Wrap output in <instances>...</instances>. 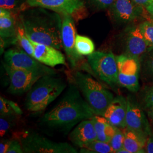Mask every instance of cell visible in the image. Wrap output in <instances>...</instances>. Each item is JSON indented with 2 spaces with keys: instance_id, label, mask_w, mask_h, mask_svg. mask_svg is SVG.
<instances>
[{
  "instance_id": "obj_1",
  "label": "cell",
  "mask_w": 153,
  "mask_h": 153,
  "mask_svg": "<svg viewBox=\"0 0 153 153\" xmlns=\"http://www.w3.org/2000/svg\"><path fill=\"white\" fill-rule=\"evenodd\" d=\"M19 20L30 40L59 50L63 48L60 14L41 7H28L20 12Z\"/></svg>"
},
{
  "instance_id": "obj_2",
  "label": "cell",
  "mask_w": 153,
  "mask_h": 153,
  "mask_svg": "<svg viewBox=\"0 0 153 153\" xmlns=\"http://www.w3.org/2000/svg\"><path fill=\"white\" fill-rule=\"evenodd\" d=\"M76 85H71L60 102L45 114L42 123L51 128L66 130L95 116Z\"/></svg>"
},
{
  "instance_id": "obj_3",
  "label": "cell",
  "mask_w": 153,
  "mask_h": 153,
  "mask_svg": "<svg viewBox=\"0 0 153 153\" xmlns=\"http://www.w3.org/2000/svg\"><path fill=\"white\" fill-rule=\"evenodd\" d=\"M55 74L40 77L27 92L25 105L32 112H40L53 102L66 87L65 82Z\"/></svg>"
},
{
  "instance_id": "obj_4",
  "label": "cell",
  "mask_w": 153,
  "mask_h": 153,
  "mask_svg": "<svg viewBox=\"0 0 153 153\" xmlns=\"http://www.w3.org/2000/svg\"><path fill=\"white\" fill-rule=\"evenodd\" d=\"M73 78L75 84L95 115L103 116L114 98L113 94L88 73L76 71L74 73Z\"/></svg>"
},
{
  "instance_id": "obj_5",
  "label": "cell",
  "mask_w": 153,
  "mask_h": 153,
  "mask_svg": "<svg viewBox=\"0 0 153 153\" xmlns=\"http://www.w3.org/2000/svg\"><path fill=\"white\" fill-rule=\"evenodd\" d=\"M88 62L101 80L110 86L118 84L117 62L112 52H94L88 56Z\"/></svg>"
},
{
  "instance_id": "obj_6",
  "label": "cell",
  "mask_w": 153,
  "mask_h": 153,
  "mask_svg": "<svg viewBox=\"0 0 153 153\" xmlns=\"http://www.w3.org/2000/svg\"><path fill=\"white\" fill-rule=\"evenodd\" d=\"M4 62L12 68L33 71L42 76L56 74V71L28 54L23 49L13 48L7 49L4 55Z\"/></svg>"
},
{
  "instance_id": "obj_7",
  "label": "cell",
  "mask_w": 153,
  "mask_h": 153,
  "mask_svg": "<svg viewBox=\"0 0 153 153\" xmlns=\"http://www.w3.org/2000/svg\"><path fill=\"white\" fill-rule=\"evenodd\" d=\"M23 153H76V149L67 142H56L37 134H30L21 141Z\"/></svg>"
},
{
  "instance_id": "obj_8",
  "label": "cell",
  "mask_w": 153,
  "mask_h": 153,
  "mask_svg": "<svg viewBox=\"0 0 153 153\" xmlns=\"http://www.w3.org/2000/svg\"><path fill=\"white\" fill-rule=\"evenodd\" d=\"M118 67V84L131 92L139 89V60L126 54L116 56Z\"/></svg>"
},
{
  "instance_id": "obj_9",
  "label": "cell",
  "mask_w": 153,
  "mask_h": 153,
  "mask_svg": "<svg viewBox=\"0 0 153 153\" xmlns=\"http://www.w3.org/2000/svg\"><path fill=\"white\" fill-rule=\"evenodd\" d=\"M26 3L28 7H43L74 19L79 18L86 9L83 0H27Z\"/></svg>"
},
{
  "instance_id": "obj_10",
  "label": "cell",
  "mask_w": 153,
  "mask_h": 153,
  "mask_svg": "<svg viewBox=\"0 0 153 153\" xmlns=\"http://www.w3.org/2000/svg\"><path fill=\"white\" fill-rule=\"evenodd\" d=\"M2 65L10 79L8 91L13 94H22L28 92L34 83L43 76L33 71L12 68L4 62Z\"/></svg>"
},
{
  "instance_id": "obj_11",
  "label": "cell",
  "mask_w": 153,
  "mask_h": 153,
  "mask_svg": "<svg viewBox=\"0 0 153 153\" xmlns=\"http://www.w3.org/2000/svg\"><path fill=\"white\" fill-rule=\"evenodd\" d=\"M76 30L74 19L69 14L62 15L61 39L62 47L65 52L68 60L71 67L76 68L83 59L79 55L75 47Z\"/></svg>"
},
{
  "instance_id": "obj_12",
  "label": "cell",
  "mask_w": 153,
  "mask_h": 153,
  "mask_svg": "<svg viewBox=\"0 0 153 153\" xmlns=\"http://www.w3.org/2000/svg\"><path fill=\"white\" fill-rule=\"evenodd\" d=\"M126 128L147 138L152 131L142 108L133 99L127 98Z\"/></svg>"
},
{
  "instance_id": "obj_13",
  "label": "cell",
  "mask_w": 153,
  "mask_h": 153,
  "mask_svg": "<svg viewBox=\"0 0 153 153\" xmlns=\"http://www.w3.org/2000/svg\"><path fill=\"white\" fill-rule=\"evenodd\" d=\"M143 7L132 0H115L109 9L111 18L119 23H127L138 19L143 13Z\"/></svg>"
},
{
  "instance_id": "obj_14",
  "label": "cell",
  "mask_w": 153,
  "mask_h": 153,
  "mask_svg": "<svg viewBox=\"0 0 153 153\" xmlns=\"http://www.w3.org/2000/svg\"><path fill=\"white\" fill-rule=\"evenodd\" d=\"M124 54L138 60L147 53L150 47L144 38L138 26L127 28L125 34Z\"/></svg>"
},
{
  "instance_id": "obj_15",
  "label": "cell",
  "mask_w": 153,
  "mask_h": 153,
  "mask_svg": "<svg viewBox=\"0 0 153 153\" xmlns=\"http://www.w3.org/2000/svg\"><path fill=\"white\" fill-rule=\"evenodd\" d=\"M30 41L33 48V57L40 62L50 68H54L59 65H66L65 57L59 49L31 40Z\"/></svg>"
},
{
  "instance_id": "obj_16",
  "label": "cell",
  "mask_w": 153,
  "mask_h": 153,
  "mask_svg": "<svg viewBox=\"0 0 153 153\" xmlns=\"http://www.w3.org/2000/svg\"><path fill=\"white\" fill-rule=\"evenodd\" d=\"M126 110L127 99L123 96H117L112 100L103 116L115 128L124 129L126 128Z\"/></svg>"
},
{
  "instance_id": "obj_17",
  "label": "cell",
  "mask_w": 153,
  "mask_h": 153,
  "mask_svg": "<svg viewBox=\"0 0 153 153\" xmlns=\"http://www.w3.org/2000/svg\"><path fill=\"white\" fill-rule=\"evenodd\" d=\"M0 36L1 53L9 44L18 42L16 23L10 11L0 8Z\"/></svg>"
},
{
  "instance_id": "obj_18",
  "label": "cell",
  "mask_w": 153,
  "mask_h": 153,
  "mask_svg": "<svg viewBox=\"0 0 153 153\" xmlns=\"http://www.w3.org/2000/svg\"><path fill=\"white\" fill-rule=\"evenodd\" d=\"M69 138L74 145L80 148L97 140V133L92 119L85 120L78 123L71 132Z\"/></svg>"
},
{
  "instance_id": "obj_19",
  "label": "cell",
  "mask_w": 153,
  "mask_h": 153,
  "mask_svg": "<svg viewBox=\"0 0 153 153\" xmlns=\"http://www.w3.org/2000/svg\"><path fill=\"white\" fill-rule=\"evenodd\" d=\"M97 133V140L109 142L113 137L116 128L111 125L104 116L95 115L91 119Z\"/></svg>"
},
{
  "instance_id": "obj_20",
  "label": "cell",
  "mask_w": 153,
  "mask_h": 153,
  "mask_svg": "<svg viewBox=\"0 0 153 153\" xmlns=\"http://www.w3.org/2000/svg\"><path fill=\"white\" fill-rule=\"evenodd\" d=\"M124 147L129 153H146L145 147L146 138L131 130L124 129Z\"/></svg>"
},
{
  "instance_id": "obj_21",
  "label": "cell",
  "mask_w": 153,
  "mask_h": 153,
  "mask_svg": "<svg viewBox=\"0 0 153 153\" xmlns=\"http://www.w3.org/2000/svg\"><path fill=\"white\" fill-rule=\"evenodd\" d=\"M23 114L22 109L16 103L1 97L0 98V114L1 116L16 117Z\"/></svg>"
},
{
  "instance_id": "obj_22",
  "label": "cell",
  "mask_w": 153,
  "mask_h": 153,
  "mask_svg": "<svg viewBox=\"0 0 153 153\" xmlns=\"http://www.w3.org/2000/svg\"><path fill=\"white\" fill-rule=\"evenodd\" d=\"M75 47L77 53L81 56H88L95 52V45L91 39L76 34Z\"/></svg>"
},
{
  "instance_id": "obj_23",
  "label": "cell",
  "mask_w": 153,
  "mask_h": 153,
  "mask_svg": "<svg viewBox=\"0 0 153 153\" xmlns=\"http://www.w3.org/2000/svg\"><path fill=\"white\" fill-rule=\"evenodd\" d=\"M20 21V20H19ZM16 38L20 46L28 54L33 57V48L30 39L28 37L25 30L21 21L18 22L16 25Z\"/></svg>"
},
{
  "instance_id": "obj_24",
  "label": "cell",
  "mask_w": 153,
  "mask_h": 153,
  "mask_svg": "<svg viewBox=\"0 0 153 153\" xmlns=\"http://www.w3.org/2000/svg\"><path fill=\"white\" fill-rule=\"evenodd\" d=\"M85 151H87L85 153H114V150L109 142H103L98 140L90 142L84 148H81V153H83Z\"/></svg>"
},
{
  "instance_id": "obj_25",
  "label": "cell",
  "mask_w": 153,
  "mask_h": 153,
  "mask_svg": "<svg viewBox=\"0 0 153 153\" xmlns=\"http://www.w3.org/2000/svg\"><path fill=\"white\" fill-rule=\"evenodd\" d=\"M27 0H0V8L10 11L11 14L22 11Z\"/></svg>"
},
{
  "instance_id": "obj_26",
  "label": "cell",
  "mask_w": 153,
  "mask_h": 153,
  "mask_svg": "<svg viewBox=\"0 0 153 153\" xmlns=\"http://www.w3.org/2000/svg\"><path fill=\"white\" fill-rule=\"evenodd\" d=\"M138 26L149 45L153 47V21H144Z\"/></svg>"
},
{
  "instance_id": "obj_27",
  "label": "cell",
  "mask_w": 153,
  "mask_h": 153,
  "mask_svg": "<svg viewBox=\"0 0 153 153\" xmlns=\"http://www.w3.org/2000/svg\"><path fill=\"white\" fill-rule=\"evenodd\" d=\"M124 130L116 128L115 133L109 142L114 150V153H116L121 148L124 147Z\"/></svg>"
},
{
  "instance_id": "obj_28",
  "label": "cell",
  "mask_w": 153,
  "mask_h": 153,
  "mask_svg": "<svg viewBox=\"0 0 153 153\" xmlns=\"http://www.w3.org/2000/svg\"><path fill=\"white\" fill-rule=\"evenodd\" d=\"M15 117L1 116L0 117V134L1 137H4L11 129L12 119Z\"/></svg>"
},
{
  "instance_id": "obj_29",
  "label": "cell",
  "mask_w": 153,
  "mask_h": 153,
  "mask_svg": "<svg viewBox=\"0 0 153 153\" xmlns=\"http://www.w3.org/2000/svg\"><path fill=\"white\" fill-rule=\"evenodd\" d=\"M115 0H86L88 4L98 10L109 9Z\"/></svg>"
},
{
  "instance_id": "obj_30",
  "label": "cell",
  "mask_w": 153,
  "mask_h": 153,
  "mask_svg": "<svg viewBox=\"0 0 153 153\" xmlns=\"http://www.w3.org/2000/svg\"><path fill=\"white\" fill-rule=\"evenodd\" d=\"M142 103L143 107L146 109L153 107V85L146 88L143 95Z\"/></svg>"
},
{
  "instance_id": "obj_31",
  "label": "cell",
  "mask_w": 153,
  "mask_h": 153,
  "mask_svg": "<svg viewBox=\"0 0 153 153\" xmlns=\"http://www.w3.org/2000/svg\"><path fill=\"white\" fill-rule=\"evenodd\" d=\"M23 150L21 142L16 140H12L11 144L7 153H23Z\"/></svg>"
},
{
  "instance_id": "obj_32",
  "label": "cell",
  "mask_w": 153,
  "mask_h": 153,
  "mask_svg": "<svg viewBox=\"0 0 153 153\" xmlns=\"http://www.w3.org/2000/svg\"><path fill=\"white\" fill-rule=\"evenodd\" d=\"M147 55L146 65L149 71L153 74V47H152L146 54Z\"/></svg>"
},
{
  "instance_id": "obj_33",
  "label": "cell",
  "mask_w": 153,
  "mask_h": 153,
  "mask_svg": "<svg viewBox=\"0 0 153 153\" xmlns=\"http://www.w3.org/2000/svg\"><path fill=\"white\" fill-rule=\"evenodd\" d=\"M145 152L148 153H153V133L148 136L146 138V144L145 147Z\"/></svg>"
},
{
  "instance_id": "obj_34",
  "label": "cell",
  "mask_w": 153,
  "mask_h": 153,
  "mask_svg": "<svg viewBox=\"0 0 153 153\" xmlns=\"http://www.w3.org/2000/svg\"><path fill=\"white\" fill-rule=\"evenodd\" d=\"M12 140L2 139L0 142V153H7L10 147Z\"/></svg>"
},
{
  "instance_id": "obj_35",
  "label": "cell",
  "mask_w": 153,
  "mask_h": 153,
  "mask_svg": "<svg viewBox=\"0 0 153 153\" xmlns=\"http://www.w3.org/2000/svg\"><path fill=\"white\" fill-rule=\"evenodd\" d=\"M137 5L146 7L153 2V0H132Z\"/></svg>"
},
{
  "instance_id": "obj_36",
  "label": "cell",
  "mask_w": 153,
  "mask_h": 153,
  "mask_svg": "<svg viewBox=\"0 0 153 153\" xmlns=\"http://www.w3.org/2000/svg\"><path fill=\"white\" fill-rule=\"evenodd\" d=\"M148 114L149 117L153 124V107L148 109Z\"/></svg>"
},
{
  "instance_id": "obj_37",
  "label": "cell",
  "mask_w": 153,
  "mask_h": 153,
  "mask_svg": "<svg viewBox=\"0 0 153 153\" xmlns=\"http://www.w3.org/2000/svg\"><path fill=\"white\" fill-rule=\"evenodd\" d=\"M146 10L149 12V14H150L153 16V2L150 5L146 6Z\"/></svg>"
},
{
  "instance_id": "obj_38",
  "label": "cell",
  "mask_w": 153,
  "mask_h": 153,
  "mask_svg": "<svg viewBox=\"0 0 153 153\" xmlns=\"http://www.w3.org/2000/svg\"><path fill=\"white\" fill-rule=\"evenodd\" d=\"M116 153H129L128 152V151L126 149V148L124 147H123L122 148H121L120 150H119Z\"/></svg>"
}]
</instances>
